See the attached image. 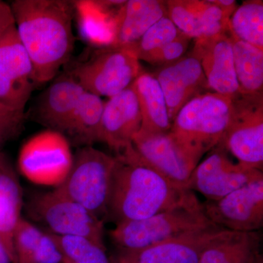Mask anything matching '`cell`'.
<instances>
[{"label":"cell","mask_w":263,"mask_h":263,"mask_svg":"<svg viewBox=\"0 0 263 263\" xmlns=\"http://www.w3.org/2000/svg\"><path fill=\"white\" fill-rule=\"evenodd\" d=\"M132 145L140 157L171 183L189 190L192 173L198 164L171 132L148 133L140 129Z\"/></svg>","instance_id":"7c38bea8"},{"label":"cell","mask_w":263,"mask_h":263,"mask_svg":"<svg viewBox=\"0 0 263 263\" xmlns=\"http://www.w3.org/2000/svg\"><path fill=\"white\" fill-rule=\"evenodd\" d=\"M219 143L197 164L190 176L189 190L198 192L207 200H218L249 183L263 179L262 171L233 163Z\"/></svg>","instance_id":"8fae6325"},{"label":"cell","mask_w":263,"mask_h":263,"mask_svg":"<svg viewBox=\"0 0 263 263\" xmlns=\"http://www.w3.org/2000/svg\"><path fill=\"white\" fill-rule=\"evenodd\" d=\"M73 162L67 138L59 132L46 129L29 138L19 152L21 174L41 186H59L65 181Z\"/></svg>","instance_id":"8992f818"},{"label":"cell","mask_w":263,"mask_h":263,"mask_svg":"<svg viewBox=\"0 0 263 263\" xmlns=\"http://www.w3.org/2000/svg\"><path fill=\"white\" fill-rule=\"evenodd\" d=\"M223 230L224 228L213 224L140 250L122 251L119 262L199 263L203 251Z\"/></svg>","instance_id":"9a60e30c"},{"label":"cell","mask_w":263,"mask_h":263,"mask_svg":"<svg viewBox=\"0 0 263 263\" xmlns=\"http://www.w3.org/2000/svg\"><path fill=\"white\" fill-rule=\"evenodd\" d=\"M167 16L189 38L195 41L229 33L231 15L208 0L166 1Z\"/></svg>","instance_id":"e0dca14e"},{"label":"cell","mask_w":263,"mask_h":263,"mask_svg":"<svg viewBox=\"0 0 263 263\" xmlns=\"http://www.w3.org/2000/svg\"><path fill=\"white\" fill-rule=\"evenodd\" d=\"M14 22L10 7L0 2V35L3 34L5 29Z\"/></svg>","instance_id":"1f68e13d"},{"label":"cell","mask_w":263,"mask_h":263,"mask_svg":"<svg viewBox=\"0 0 263 263\" xmlns=\"http://www.w3.org/2000/svg\"><path fill=\"white\" fill-rule=\"evenodd\" d=\"M192 52L201 64L211 91L230 98L239 94L228 33L195 41Z\"/></svg>","instance_id":"2e32d148"},{"label":"cell","mask_w":263,"mask_h":263,"mask_svg":"<svg viewBox=\"0 0 263 263\" xmlns=\"http://www.w3.org/2000/svg\"><path fill=\"white\" fill-rule=\"evenodd\" d=\"M153 75L163 92L171 123L183 105L192 99L212 91L201 64L192 51L178 61L161 67Z\"/></svg>","instance_id":"5bb4252c"},{"label":"cell","mask_w":263,"mask_h":263,"mask_svg":"<svg viewBox=\"0 0 263 263\" xmlns=\"http://www.w3.org/2000/svg\"><path fill=\"white\" fill-rule=\"evenodd\" d=\"M84 89L71 74H63L45 90L35 108L37 121L65 134Z\"/></svg>","instance_id":"d6986e66"},{"label":"cell","mask_w":263,"mask_h":263,"mask_svg":"<svg viewBox=\"0 0 263 263\" xmlns=\"http://www.w3.org/2000/svg\"><path fill=\"white\" fill-rule=\"evenodd\" d=\"M35 85L14 22L0 35V113L25 119L24 109Z\"/></svg>","instance_id":"52a82bcc"},{"label":"cell","mask_w":263,"mask_h":263,"mask_svg":"<svg viewBox=\"0 0 263 263\" xmlns=\"http://www.w3.org/2000/svg\"><path fill=\"white\" fill-rule=\"evenodd\" d=\"M131 85L109 98L104 105L100 141L118 153L132 144L133 137L141 127L139 105Z\"/></svg>","instance_id":"ac0fdd59"},{"label":"cell","mask_w":263,"mask_h":263,"mask_svg":"<svg viewBox=\"0 0 263 263\" xmlns=\"http://www.w3.org/2000/svg\"><path fill=\"white\" fill-rule=\"evenodd\" d=\"M139 105L142 130L153 133H168L172 127L165 99L153 74L142 72L131 85Z\"/></svg>","instance_id":"603a6c76"},{"label":"cell","mask_w":263,"mask_h":263,"mask_svg":"<svg viewBox=\"0 0 263 263\" xmlns=\"http://www.w3.org/2000/svg\"><path fill=\"white\" fill-rule=\"evenodd\" d=\"M63 257L76 263H110L101 247L82 236L60 235L49 233Z\"/></svg>","instance_id":"83f0119b"},{"label":"cell","mask_w":263,"mask_h":263,"mask_svg":"<svg viewBox=\"0 0 263 263\" xmlns=\"http://www.w3.org/2000/svg\"><path fill=\"white\" fill-rule=\"evenodd\" d=\"M190 42V38L182 33L171 42L158 49L146 53L140 60H143L152 65H160L161 67L171 65L186 54Z\"/></svg>","instance_id":"f546056e"},{"label":"cell","mask_w":263,"mask_h":263,"mask_svg":"<svg viewBox=\"0 0 263 263\" xmlns=\"http://www.w3.org/2000/svg\"><path fill=\"white\" fill-rule=\"evenodd\" d=\"M115 157L107 216L116 224L148 219L195 195L191 190L178 187L151 167L132 144Z\"/></svg>","instance_id":"7a4b0ae2"},{"label":"cell","mask_w":263,"mask_h":263,"mask_svg":"<svg viewBox=\"0 0 263 263\" xmlns=\"http://www.w3.org/2000/svg\"><path fill=\"white\" fill-rule=\"evenodd\" d=\"M167 15L166 1H126L114 16L113 41L110 46L122 48L136 42L153 24Z\"/></svg>","instance_id":"ffe728a7"},{"label":"cell","mask_w":263,"mask_h":263,"mask_svg":"<svg viewBox=\"0 0 263 263\" xmlns=\"http://www.w3.org/2000/svg\"><path fill=\"white\" fill-rule=\"evenodd\" d=\"M205 216L224 229L260 231L263 226V179L249 183L218 200L202 202Z\"/></svg>","instance_id":"4fadbf2b"},{"label":"cell","mask_w":263,"mask_h":263,"mask_svg":"<svg viewBox=\"0 0 263 263\" xmlns=\"http://www.w3.org/2000/svg\"><path fill=\"white\" fill-rule=\"evenodd\" d=\"M232 37L263 50V2L249 0L242 3L230 16Z\"/></svg>","instance_id":"4316f807"},{"label":"cell","mask_w":263,"mask_h":263,"mask_svg":"<svg viewBox=\"0 0 263 263\" xmlns=\"http://www.w3.org/2000/svg\"><path fill=\"white\" fill-rule=\"evenodd\" d=\"M232 100L233 116L220 143L239 163L262 171L263 93H239Z\"/></svg>","instance_id":"9c48e42d"},{"label":"cell","mask_w":263,"mask_h":263,"mask_svg":"<svg viewBox=\"0 0 263 263\" xmlns=\"http://www.w3.org/2000/svg\"><path fill=\"white\" fill-rule=\"evenodd\" d=\"M233 112L232 98L207 91L183 105L170 132L199 163L222 141Z\"/></svg>","instance_id":"3957f363"},{"label":"cell","mask_w":263,"mask_h":263,"mask_svg":"<svg viewBox=\"0 0 263 263\" xmlns=\"http://www.w3.org/2000/svg\"><path fill=\"white\" fill-rule=\"evenodd\" d=\"M28 210L33 218L46 224L53 234L85 237L105 247L103 221L56 190L33 197Z\"/></svg>","instance_id":"30bf717a"},{"label":"cell","mask_w":263,"mask_h":263,"mask_svg":"<svg viewBox=\"0 0 263 263\" xmlns=\"http://www.w3.org/2000/svg\"><path fill=\"white\" fill-rule=\"evenodd\" d=\"M260 231L224 230L202 252L199 263H262Z\"/></svg>","instance_id":"44dd1931"},{"label":"cell","mask_w":263,"mask_h":263,"mask_svg":"<svg viewBox=\"0 0 263 263\" xmlns=\"http://www.w3.org/2000/svg\"><path fill=\"white\" fill-rule=\"evenodd\" d=\"M17 263H62L63 256L49 233L21 218L13 233Z\"/></svg>","instance_id":"cb8c5ba5"},{"label":"cell","mask_w":263,"mask_h":263,"mask_svg":"<svg viewBox=\"0 0 263 263\" xmlns=\"http://www.w3.org/2000/svg\"><path fill=\"white\" fill-rule=\"evenodd\" d=\"M115 157L92 146L81 147L73 157L70 173L55 189L103 221L108 212Z\"/></svg>","instance_id":"5b68a950"},{"label":"cell","mask_w":263,"mask_h":263,"mask_svg":"<svg viewBox=\"0 0 263 263\" xmlns=\"http://www.w3.org/2000/svg\"><path fill=\"white\" fill-rule=\"evenodd\" d=\"M22 206V190L13 166L4 154L0 153V239L12 263H17L13 233Z\"/></svg>","instance_id":"7402d4cb"},{"label":"cell","mask_w":263,"mask_h":263,"mask_svg":"<svg viewBox=\"0 0 263 263\" xmlns=\"http://www.w3.org/2000/svg\"><path fill=\"white\" fill-rule=\"evenodd\" d=\"M62 263H76L72 262V261L70 260V259L65 258V257H63V260H62Z\"/></svg>","instance_id":"e575fe53"},{"label":"cell","mask_w":263,"mask_h":263,"mask_svg":"<svg viewBox=\"0 0 263 263\" xmlns=\"http://www.w3.org/2000/svg\"><path fill=\"white\" fill-rule=\"evenodd\" d=\"M213 224L205 216L202 202L195 195L181 205L148 219L118 224L110 235L122 251H136Z\"/></svg>","instance_id":"277c9868"},{"label":"cell","mask_w":263,"mask_h":263,"mask_svg":"<svg viewBox=\"0 0 263 263\" xmlns=\"http://www.w3.org/2000/svg\"><path fill=\"white\" fill-rule=\"evenodd\" d=\"M181 34L182 32L167 15L153 24L139 40L122 48L127 50L140 61L141 57L146 53L167 44Z\"/></svg>","instance_id":"f1b7e54d"},{"label":"cell","mask_w":263,"mask_h":263,"mask_svg":"<svg viewBox=\"0 0 263 263\" xmlns=\"http://www.w3.org/2000/svg\"><path fill=\"white\" fill-rule=\"evenodd\" d=\"M25 119L0 113V153L7 142L20 134Z\"/></svg>","instance_id":"4dcf8cb0"},{"label":"cell","mask_w":263,"mask_h":263,"mask_svg":"<svg viewBox=\"0 0 263 263\" xmlns=\"http://www.w3.org/2000/svg\"><path fill=\"white\" fill-rule=\"evenodd\" d=\"M213 2L221 10L231 15L237 8L236 1L235 0H213Z\"/></svg>","instance_id":"d6a6232c"},{"label":"cell","mask_w":263,"mask_h":263,"mask_svg":"<svg viewBox=\"0 0 263 263\" xmlns=\"http://www.w3.org/2000/svg\"><path fill=\"white\" fill-rule=\"evenodd\" d=\"M104 105L105 102L100 97L85 91L64 136L82 147L100 141Z\"/></svg>","instance_id":"d4e9b609"},{"label":"cell","mask_w":263,"mask_h":263,"mask_svg":"<svg viewBox=\"0 0 263 263\" xmlns=\"http://www.w3.org/2000/svg\"><path fill=\"white\" fill-rule=\"evenodd\" d=\"M230 37L239 92L243 95L263 93V50Z\"/></svg>","instance_id":"484cf974"},{"label":"cell","mask_w":263,"mask_h":263,"mask_svg":"<svg viewBox=\"0 0 263 263\" xmlns=\"http://www.w3.org/2000/svg\"><path fill=\"white\" fill-rule=\"evenodd\" d=\"M142 72L139 60L131 53L109 46L79 64L70 74L84 91L110 98L129 87Z\"/></svg>","instance_id":"ba28073f"},{"label":"cell","mask_w":263,"mask_h":263,"mask_svg":"<svg viewBox=\"0 0 263 263\" xmlns=\"http://www.w3.org/2000/svg\"><path fill=\"white\" fill-rule=\"evenodd\" d=\"M72 5L65 0H15L12 3L15 28L32 63L36 84L54 79L70 60L75 44Z\"/></svg>","instance_id":"6da1fadb"},{"label":"cell","mask_w":263,"mask_h":263,"mask_svg":"<svg viewBox=\"0 0 263 263\" xmlns=\"http://www.w3.org/2000/svg\"><path fill=\"white\" fill-rule=\"evenodd\" d=\"M0 263H12L3 241L0 239Z\"/></svg>","instance_id":"836d02e7"}]
</instances>
